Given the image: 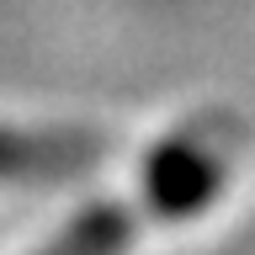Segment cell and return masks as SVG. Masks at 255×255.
Instances as JSON below:
<instances>
[{"instance_id": "1", "label": "cell", "mask_w": 255, "mask_h": 255, "mask_svg": "<svg viewBox=\"0 0 255 255\" xmlns=\"http://www.w3.org/2000/svg\"><path fill=\"white\" fill-rule=\"evenodd\" d=\"M91 154L80 138H32L0 128V181H43V175H69Z\"/></svg>"}, {"instance_id": "2", "label": "cell", "mask_w": 255, "mask_h": 255, "mask_svg": "<svg viewBox=\"0 0 255 255\" xmlns=\"http://www.w3.org/2000/svg\"><path fill=\"white\" fill-rule=\"evenodd\" d=\"M149 191H154L159 213H191L213 191V165L197 159L191 149H165L149 170Z\"/></svg>"}, {"instance_id": "3", "label": "cell", "mask_w": 255, "mask_h": 255, "mask_svg": "<svg viewBox=\"0 0 255 255\" xmlns=\"http://www.w3.org/2000/svg\"><path fill=\"white\" fill-rule=\"evenodd\" d=\"M123 239H128V218L117 207H96V213H85V218L69 229V234H59L43 255H117Z\"/></svg>"}]
</instances>
